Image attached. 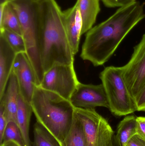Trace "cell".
Returning <instances> with one entry per match:
<instances>
[{"label": "cell", "mask_w": 145, "mask_h": 146, "mask_svg": "<svg viewBox=\"0 0 145 146\" xmlns=\"http://www.w3.org/2000/svg\"><path fill=\"white\" fill-rule=\"evenodd\" d=\"M145 18L144 3L139 1L122 7L87 33L81 58L94 66L104 64L130 31Z\"/></svg>", "instance_id": "6da1fadb"}, {"label": "cell", "mask_w": 145, "mask_h": 146, "mask_svg": "<svg viewBox=\"0 0 145 146\" xmlns=\"http://www.w3.org/2000/svg\"><path fill=\"white\" fill-rule=\"evenodd\" d=\"M41 3L39 51L44 74L58 64L74 63V55L65 27L63 11L55 0Z\"/></svg>", "instance_id": "7a4b0ae2"}, {"label": "cell", "mask_w": 145, "mask_h": 146, "mask_svg": "<svg viewBox=\"0 0 145 146\" xmlns=\"http://www.w3.org/2000/svg\"><path fill=\"white\" fill-rule=\"evenodd\" d=\"M31 105L37 121L57 139L60 146H64L75 115V108L70 101L37 86Z\"/></svg>", "instance_id": "3957f363"}, {"label": "cell", "mask_w": 145, "mask_h": 146, "mask_svg": "<svg viewBox=\"0 0 145 146\" xmlns=\"http://www.w3.org/2000/svg\"><path fill=\"white\" fill-rule=\"evenodd\" d=\"M9 3L18 16L22 35L26 45V54L35 72L39 86L44 74L39 51L41 3L34 0H15Z\"/></svg>", "instance_id": "277c9868"}, {"label": "cell", "mask_w": 145, "mask_h": 146, "mask_svg": "<svg viewBox=\"0 0 145 146\" xmlns=\"http://www.w3.org/2000/svg\"><path fill=\"white\" fill-rule=\"evenodd\" d=\"M100 78L108 99L109 109L112 114L123 116L137 111L135 100L124 80L121 67L105 68Z\"/></svg>", "instance_id": "5b68a950"}, {"label": "cell", "mask_w": 145, "mask_h": 146, "mask_svg": "<svg viewBox=\"0 0 145 146\" xmlns=\"http://www.w3.org/2000/svg\"><path fill=\"white\" fill-rule=\"evenodd\" d=\"M75 110L83 126L87 146H113L114 131L94 109L75 108Z\"/></svg>", "instance_id": "8992f818"}, {"label": "cell", "mask_w": 145, "mask_h": 146, "mask_svg": "<svg viewBox=\"0 0 145 146\" xmlns=\"http://www.w3.org/2000/svg\"><path fill=\"white\" fill-rule=\"evenodd\" d=\"M79 82L74 63L58 64L44 73L42 80L38 86L70 100Z\"/></svg>", "instance_id": "52a82bcc"}, {"label": "cell", "mask_w": 145, "mask_h": 146, "mask_svg": "<svg viewBox=\"0 0 145 146\" xmlns=\"http://www.w3.org/2000/svg\"><path fill=\"white\" fill-rule=\"evenodd\" d=\"M121 67L128 88L135 99L145 85V33L134 48L129 61Z\"/></svg>", "instance_id": "ba28073f"}, {"label": "cell", "mask_w": 145, "mask_h": 146, "mask_svg": "<svg viewBox=\"0 0 145 146\" xmlns=\"http://www.w3.org/2000/svg\"><path fill=\"white\" fill-rule=\"evenodd\" d=\"M70 101L75 108L94 109L104 107L109 109L108 99L102 84H85L79 82Z\"/></svg>", "instance_id": "9c48e42d"}, {"label": "cell", "mask_w": 145, "mask_h": 146, "mask_svg": "<svg viewBox=\"0 0 145 146\" xmlns=\"http://www.w3.org/2000/svg\"><path fill=\"white\" fill-rule=\"evenodd\" d=\"M12 72L18 80L20 94L31 104L35 88L38 85L35 72L26 53L17 54Z\"/></svg>", "instance_id": "30bf717a"}, {"label": "cell", "mask_w": 145, "mask_h": 146, "mask_svg": "<svg viewBox=\"0 0 145 146\" xmlns=\"http://www.w3.org/2000/svg\"><path fill=\"white\" fill-rule=\"evenodd\" d=\"M63 15L68 40L75 55L79 49L83 28L81 16L76 3L72 7L63 11Z\"/></svg>", "instance_id": "8fae6325"}, {"label": "cell", "mask_w": 145, "mask_h": 146, "mask_svg": "<svg viewBox=\"0 0 145 146\" xmlns=\"http://www.w3.org/2000/svg\"><path fill=\"white\" fill-rule=\"evenodd\" d=\"M17 54L0 34V99L6 91Z\"/></svg>", "instance_id": "7c38bea8"}, {"label": "cell", "mask_w": 145, "mask_h": 146, "mask_svg": "<svg viewBox=\"0 0 145 146\" xmlns=\"http://www.w3.org/2000/svg\"><path fill=\"white\" fill-rule=\"evenodd\" d=\"M20 95L19 87L17 77L12 71L2 98L5 105L8 121L17 123V111Z\"/></svg>", "instance_id": "4fadbf2b"}, {"label": "cell", "mask_w": 145, "mask_h": 146, "mask_svg": "<svg viewBox=\"0 0 145 146\" xmlns=\"http://www.w3.org/2000/svg\"><path fill=\"white\" fill-rule=\"evenodd\" d=\"M32 113L31 104L26 101L20 94L17 108V123L21 131L25 146H32L29 133Z\"/></svg>", "instance_id": "5bb4252c"}, {"label": "cell", "mask_w": 145, "mask_h": 146, "mask_svg": "<svg viewBox=\"0 0 145 146\" xmlns=\"http://www.w3.org/2000/svg\"><path fill=\"white\" fill-rule=\"evenodd\" d=\"M83 21L82 35L87 33L96 22L100 11V0H77Z\"/></svg>", "instance_id": "9a60e30c"}, {"label": "cell", "mask_w": 145, "mask_h": 146, "mask_svg": "<svg viewBox=\"0 0 145 146\" xmlns=\"http://www.w3.org/2000/svg\"><path fill=\"white\" fill-rule=\"evenodd\" d=\"M4 29L10 30L22 35L18 14L9 2L0 3V31Z\"/></svg>", "instance_id": "2e32d148"}, {"label": "cell", "mask_w": 145, "mask_h": 146, "mask_svg": "<svg viewBox=\"0 0 145 146\" xmlns=\"http://www.w3.org/2000/svg\"><path fill=\"white\" fill-rule=\"evenodd\" d=\"M137 117L127 116L120 122L115 135L120 146H126L130 139L138 134Z\"/></svg>", "instance_id": "e0dca14e"}, {"label": "cell", "mask_w": 145, "mask_h": 146, "mask_svg": "<svg viewBox=\"0 0 145 146\" xmlns=\"http://www.w3.org/2000/svg\"><path fill=\"white\" fill-rule=\"evenodd\" d=\"M64 145V146H87L83 126L75 113L71 127L65 140Z\"/></svg>", "instance_id": "ac0fdd59"}, {"label": "cell", "mask_w": 145, "mask_h": 146, "mask_svg": "<svg viewBox=\"0 0 145 146\" xmlns=\"http://www.w3.org/2000/svg\"><path fill=\"white\" fill-rule=\"evenodd\" d=\"M33 133L32 146H61L57 139L37 121L34 125Z\"/></svg>", "instance_id": "d6986e66"}, {"label": "cell", "mask_w": 145, "mask_h": 146, "mask_svg": "<svg viewBox=\"0 0 145 146\" xmlns=\"http://www.w3.org/2000/svg\"><path fill=\"white\" fill-rule=\"evenodd\" d=\"M0 34L5 37L16 54L26 53L25 42L22 35L7 29L0 31Z\"/></svg>", "instance_id": "ffe728a7"}, {"label": "cell", "mask_w": 145, "mask_h": 146, "mask_svg": "<svg viewBox=\"0 0 145 146\" xmlns=\"http://www.w3.org/2000/svg\"><path fill=\"white\" fill-rule=\"evenodd\" d=\"M9 141H14L20 146H25L20 129L18 124L14 122L9 121L8 123L2 140L0 141V145Z\"/></svg>", "instance_id": "44dd1931"}, {"label": "cell", "mask_w": 145, "mask_h": 146, "mask_svg": "<svg viewBox=\"0 0 145 146\" xmlns=\"http://www.w3.org/2000/svg\"><path fill=\"white\" fill-rule=\"evenodd\" d=\"M8 123L5 105L3 100L1 99L0 100V141L2 140Z\"/></svg>", "instance_id": "7402d4cb"}, {"label": "cell", "mask_w": 145, "mask_h": 146, "mask_svg": "<svg viewBox=\"0 0 145 146\" xmlns=\"http://www.w3.org/2000/svg\"><path fill=\"white\" fill-rule=\"evenodd\" d=\"M106 7H122L136 1V0H101Z\"/></svg>", "instance_id": "603a6c76"}, {"label": "cell", "mask_w": 145, "mask_h": 146, "mask_svg": "<svg viewBox=\"0 0 145 146\" xmlns=\"http://www.w3.org/2000/svg\"><path fill=\"white\" fill-rule=\"evenodd\" d=\"M135 100L137 111H145V85Z\"/></svg>", "instance_id": "cb8c5ba5"}, {"label": "cell", "mask_w": 145, "mask_h": 146, "mask_svg": "<svg viewBox=\"0 0 145 146\" xmlns=\"http://www.w3.org/2000/svg\"><path fill=\"white\" fill-rule=\"evenodd\" d=\"M126 146H145V139L137 134L130 139Z\"/></svg>", "instance_id": "d4e9b609"}, {"label": "cell", "mask_w": 145, "mask_h": 146, "mask_svg": "<svg viewBox=\"0 0 145 146\" xmlns=\"http://www.w3.org/2000/svg\"><path fill=\"white\" fill-rule=\"evenodd\" d=\"M138 122V134L145 139V117H137Z\"/></svg>", "instance_id": "484cf974"}, {"label": "cell", "mask_w": 145, "mask_h": 146, "mask_svg": "<svg viewBox=\"0 0 145 146\" xmlns=\"http://www.w3.org/2000/svg\"><path fill=\"white\" fill-rule=\"evenodd\" d=\"M0 146H20L18 144L14 141H9L7 142L3 143Z\"/></svg>", "instance_id": "4316f807"}, {"label": "cell", "mask_w": 145, "mask_h": 146, "mask_svg": "<svg viewBox=\"0 0 145 146\" xmlns=\"http://www.w3.org/2000/svg\"><path fill=\"white\" fill-rule=\"evenodd\" d=\"M15 1V0H0V3H3L5 2H10L12 1ZM34 1H37L38 2H41L44 0H34Z\"/></svg>", "instance_id": "83f0119b"}, {"label": "cell", "mask_w": 145, "mask_h": 146, "mask_svg": "<svg viewBox=\"0 0 145 146\" xmlns=\"http://www.w3.org/2000/svg\"><path fill=\"white\" fill-rule=\"evenodd\" d=\"M113 146H120L119 144H118V142H117V141L115 137H114V145H113Z\"/></svg>", "instance_id": "f1b7e54d"}]
</instances>
